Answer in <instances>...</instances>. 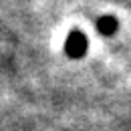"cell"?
<instances>
[{
	"label": "cell",
	"mask_w": 131,
	"mask_h": 131,
	"mask_svg": "<svg viewBox=\"0 0 131 131\" xmlns=\"http://www.w3.org/2000/svg\"><path fill=\"white\" fill-rule=\"evenodd\" d=\"M65 50L69 57H73V59H79L85 54V50H87V38H85V34L79 32V30H73V32L67 36V45H65Z\"/></svg>",
	"instance_id": "6da1fadb"
},
{
	"label": "cell",
	"mask_w": 131,
	"mask_h": 131,
	"mask_svg": "<svg viewBox=\"0 0 131 131\" xmlns=\"http://www.w3.org/2000/svg\"><path fill=\"white\" fill-rule=\"evenodd\" d=\"M97 26L103 34H113L117 30V20L113 16H101L97 20Z\"/></svg>",
	"instance_id": "7a4b0ae2"
}]
</instances>
